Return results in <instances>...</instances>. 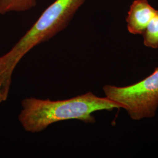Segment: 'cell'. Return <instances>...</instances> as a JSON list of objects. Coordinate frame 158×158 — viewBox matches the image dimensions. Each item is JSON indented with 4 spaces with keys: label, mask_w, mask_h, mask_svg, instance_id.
<instances>
[{
    "label": "cell",
    "mask_w": 158,
    "mask_h": 158,
    "mask_svg": "<svg viewBox=\"0 0 158 158\" xmlns=\"http://www.w3.org/2000/svg\"><path fill=\"white\" fill-rule=\"evenodd\" d=\"M106 97L121 104L133 120L152 118L158 107V67L145 79L125 87L105 85Z\"/></svg>",
    "instance_id": "3957f363"
},
{
    "label": "cell",
    "mask_w": 158,
    "mask_h": 158,
    "mask_svg": "<svg viewBox=\"0 0 158 158\" xmlns=\"http://www.w3.org/2000/svg\"><path fill=\"white\" fill-rule=\"evenodd\" d=\"M36 0H0V15L11 12H25L36 6Z\"/></svg>",
    "instance_id": "5b68a950"
},
{
    "label": "cell",
    "mask_w": 158,
    "mask_h": 158,
    "mask_svg": "<svg viewBox=\"0 0 158 158\" xmlns=\"http://www.w3.org/2000/svg\"><path fill=\"white\" fill-rule=\"evenodd\" d=\"M142 35L144 45L153 49L158 48V10Z\"/></svg>",
    "instance_id": "8992f818"
},
{
    "label": "cell",
    "mask_w": 158,
    "mask_h": 158,
    "mask_svg": "<svg viewBox=\"0 0 158 158\" xmlns=\"http://www.w3.org/2000/svg\"><path fill=\"white\" fill-rule=\"evenodd\" d=\"M86 0H55L10 51L0 57V100L8 97L12 76L23 56L66 28Z\"/></svg>",
    "instance_id": "7a4b0ae2"
},
{
    "label": "cell",
    "mask_w": 158,
    "mask_h": 158,
    "mask_svg": "<svg viewBox=\"0 0 158 158\" xmlns=\"http://www.w3.org/2000/svg\"><path fill=\"white\" fill-rule=\"evenodd\" d=\"M18 119L25 131L37 133L59 121L76 119L85 123L96 122L93 113L123 108L107 97H100L91 92L63 100L52 101L27 97L21 102Z\"/></svg>",
    "instance_id": "6da1fadb"
},
{
    "label": "cell",
    "mask_w": 158,
    "mask_h": 158,
    "mask_svg": "<svg viewBox=\"0 0 158 158\" xmlns=\"http://www.w3.org/2000/svg\"><path fill=\"white\" fill-rule=\"evenodd\" d=\"M156 12L148 0L134 1L126 19L129 32L134 35L143 34Z\"/></svg>",
    "instance_id": "277c9868"
}]
</instances>
